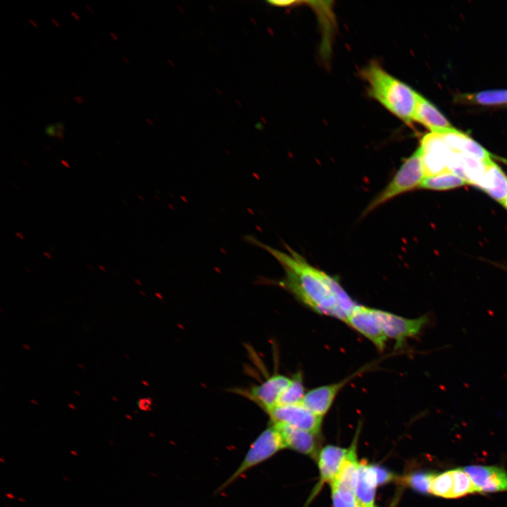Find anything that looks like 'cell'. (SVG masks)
<instances>
[{"label":"cell","instance_id":"6da1fadb","mask_svg":"<svg viewBox=\"0 0 507 507\" xmlns=\"http://www.w3.org/2000/svg\"><path fill=\"white\" fill-rule=\"evenodd\" d=\"M247 241L265 250L281 265L284 277L278 282L299 301L315 311L346 322L358 305L337 277L311 265L301 255L285 245L287 251L265 244L254 237Z\"/></svg>","mask_w":507,"mask_h":507},{"label":"cell","instance_id":"7a4b0ae2","mask_svg":"<svg viewBox=\"0 0 507 507\" xmlns=\"http://www.w3.org/2000/svg\"><path fill=\"white\" fill-rule=\"evenodd\" d=\"M368 93L386 109L404 123L413 120L419 94L387 73L377 62H370L361 73Z\"/></svg>","mask_w":507,"mask_h":507},{"label":"cell","instance_id":"3957f363","mask_svg":"<svg viewBox=\"0 0 507 507\" xmlns=\"http://www.w3.org/2000/svg\"><path fill=\"white\" fill-rule=\"evenodd\" d=\"M425 176L418 150L405 159L388 184L368 204L365 215L388 201L406 192L420 188Z\"/></svg>","mask_w":507,"mask_h":507},{"label":"cell","instance_id":"277c9868","mask_svg":"<svg viewBox=\"0 0 507 507\" xmlns=\"http://www.w3.org/2000/svg\"><path fill=\"white\" fill-rule=\"evenodd\" d=\"M284 449L285 445L278 429L273 425L268 427L252 442L240 464L220 485L218 492L226 489L246 471L268 460Z\"/></svg>","mask_w":507,"mask_h":507},{"label":"cell","instance_id":"5b68a950","mask_svg":"<svg viewBox=\"0 0 507 507\" xmlns=\"http://www.w3.org/2000/svg\"><path fill=\"white\" fill-rule=\"evenodd\" d=\"M425 177L449 170L451 150L439 133L426 134L417 149Z\"/></svg>","mask_w":507,"mask_h":507},{"label":"cell","instance_id":"8992f818","mask_svg":"<svg viewBox=\"0 0 507 507\" xmlns=\"http://www.w3.org/2000/svg\"><path fill=\"white\" fill-rule=\"evenodd\" d=\"M374 311L386 337L395 341L396 348H401L407 339L419 334L428 322L427 315L407 318L380 309Z\"/></svg>","mask_w":507,"mask_h":507},{"label":"cell","instance_id":"52a82bcc","mask_svg":"<svg viewBox=\"0 0 507 507\" xmlns=\"http://www.w3.org/2000/svg\"><path fill=\"white\" fill-rule=\"evenodd\" d=\"M268 413L273 424L286 425L315 434L320 431L323 418L314 414L302 403L277 406Z\"/></svg>","mask_w":507,"mask_h":507},{"label":"cell","instance_id":"ba28073f","mask_svg":"<svg viewBox=\"0 0 507 507\" xmlns=\"http://www.w3.org/2000/svg\"><path fill=\"white\" fill-rule=\"evenodd\" d=\"M345 323L370 340L380 351L384 350L387 338L374 308L358 304Z\"/></svg>","mask_w":507,"mask_h":507},{"label":"cell","instance_id":"9c48e42d","mask_svg":"<svg viewBox=\"0 0 507 507\" xmlns=\"http://www.w3.org/2000/svg\"><path fill=\"white\" fill-rule=\"evenodd\" d=\"M470 477L477 493L507 492V470L498 465H470L463 467Z\"/></svg>","mask_w":507,"mask_h":507},{"label":"cell","instance_id":"30bf717a","mask_svg":"<svg viewBox=\"0 0 507 507\" xmlns=\"http://www.w3.org/2000/svg\"><path fill=\"white\" fill-rule=\"evenodd\" d=\"M292 381V378L274 374L258 385L245 392L246 396L267 413L277 405L278 400Z\"/></svg>","mask_w":507,"mask_h":507},{"label":"cell","instance_id":"8fae6325","mask_svg":"<svg viewBox=\"0 0 507 507\" xmlns=\"http://www.w3.org/2000/svg\"><path fill=\"white\" fill-rule=\"evenodd\" d=\"M348 451L349 449L334 445H327L320 450L318 456L319 481L313 490L311 497H314L325 483L331 484L334 480L342 466Z\"/></svg>","mask_w":507,"mask_h":507},{"label":"cell","instance_id":"7c38bea8","mask_svg":"<svg viewBox=\"0 0 507 507\" xmlns=\"http://www.w3.org/2000/svg\"><path fill=\"white\" fill-rule=\"evenodd\" d=\"M359 372L344 380L314 388L305 394L302 403L314 414L323 417L332 406L340 390Z\"/></svg>","mask_w":507,"mask_h":507},{"label":"cell","instance_id":"4fadbf2b","mask_svg":"<svg viewBox=\"0 0 507 507\" xmlns=\"http://www.w3.org/2000/svg\"><path fill=\"white\" fill-rule=\"evenodd\" d=\"M441 134L451 151L476 158L484 163L493 161L489 151L468 135L455 128Z\"/></svg>","mask_w":507,"mask_h":507},{"label":"cell","instance_id":"5bb4252c","mask_svg":"<svg viewBox=\"0 0 507 507\" xmlns=\"http://www.w3.org/2000/svg\"><path fill=\"white\" fill-rule=\"evenodd\" d=\"M476 187L502 205L507 199V175L492 161L486 165L484 173Z\"/></svg>","mask_w":507,"mask_h":507},{"label":"cell","instance_id":"9a60e30c","mask_svg":"<svg viewBox=\"0 0 507 507\" xmlns=\"http://www.w3.org/2000/svg\"><path fill=\"white\" fill-rule=\"evenodd\" d=\"M273 425L280 431L285 448H289L305 455L316 456L318 442L315 434L286 425Z\"/></svg>","mask_w":507,"mask_h":507},{"label":"cell","instance_id":"2e32d148","mask_svg":"<svg viewBox=\"0 0 507 507\" xmlns=\"http://www.w3.org/2000/svg\"><path fill=\"white\" fill-rule=\"evenodd\" d=\"M413 120L422 124L432 132L442 134L453 129L446 117L420 94L413 114Z\"/></svg>","mask_w":507,"mask_h":507},{"label":"cell","instance_id":"e0dca14e","mask_svg":"<svg viewBox=\"0 0 507 507\" xmlns=\"http://www.w3.org/2000/svg\"><path fill=\"white\" fill-rule=\"evenodd\" d=\"M378 486L373 465L360 463L355 496L359 507L374 506L376 488Z\"/></svg>","mask_w":507,"mask_h":507},{"label":"cell","instance_id":"ac0fdd59","mask_svg":"<svg viewBox=\"0 0 507 507\" xmlns=\"http://www.w3.org/2000/svg\"><path fill=\"white\" fill-rule=\"evenodd\" d=\"M467 182L451 171L425 177L420 188L434 191H447L467 185Z\"/></svg>","mask_w":507,"mask_h":507},{"label":"cell","instance_id":"d6986e66","mask_svg":"<svg viewBox=\"0 0 507 507\" xmlns=\"http://www.w3.org/2000/svg\"><path fill=\"white\" fill-rule=\"evenodd\" d=\"M461 101L480 106L507 105V89H494L461 95Z\"/></svg>","mask_w":507,"mask_h":507},{"label":"cell","instance_id":"ffe728a7","mask_svg":"<svg viewBox=\"0 0 507 507\" xmlns=\"http://www.w3.org/2000/svg\"><path fill=\"white\" fill-rule=\"evenodd\" d=\"M453 479L451 469L434 473L430 486V494L435 496L452 499Z\"/></svg>","mask_w":507,"mask_h":507},{"label":"cell","instance_id":"44dd1931","mask_svg":"<svg viewBox=\"0 0 507 507\" xmlns=\"http://www.w3.org/2000/svg\"><path fill=\"white\" fill-rule=\"evenodd\" d=\"M306 393L301 374L298 373L292 378L290 384L281 394L277 406L301 403Z\"/></svg>","mask_w":507,"mask_h":507},{"label":"cell","instance_id":"7402d4cb","mask_svg":"<svg viewBox=\"0 0 507 507\" xmlns=\"http://www.w3.org/2000/svg\"><path fill=\"white\" fill-rule=\"evenodd\" d=\"M451 471L453 479L452 499L477 493L473 482L463 468H454Z\"/></svg>","mask_w":507,"mask_h":507},{"label":"cell","instance_id":"603a6c76","mask_svg":"<svg viewBox=\"0 0 507 507\" xmlns=\"http://www.w3.org/2000/svg\"><path fill=\"white\" fill-rule=\"evenodd\" d=\"M434 472H416L405 476L402 480L412 489L423 494H430V486Z\"/></svg>","mask_w":507,"mask_h":507},{"label":"cell","instance_id":"cb8c5ba5","mask_svg":"<svg viewBox=\"0 0 507 507\" xmlns=\"http://www.w3.org/2000/svg\"><path fill=\"white\" fill-rule=\"evenodd\" d=\"M331 489L333 507H359L353 492L335 485Z\"/></svg>","mask_w":507,"mask_h":507},{"label":"cell","instance_id":"d4e9b609","mask_svg":"<svg viewBox=\"0 0 507 507\" xmlns=\"http://www.w3.org/2000/svg\"><path fill=\"white\" fill-rule=\"evenodd\" d=\"M373 466L378 485L387 484L394 480V475L388 470L375 465H373Z\"/></svg>","mask_w":507,"mask_h":507},{"label":"cell","instance_id":"484cf974","mask_svg":"<svg viewBox=\"0 0 507 507\" xmlns=\"http://www.w3.org/2000/svg\"><path fill=\"white\" fill-rule=\"evenodd\" d=\"M45 134L51 137H56L57 129L55 124H49L45 127Z\"/></svg>","mask_w":507,"mask_h":507},{"label":"cell","instance_id":"4316f807","mask_svg":"<svg viewBox=\"0 0 507 507\" xmlns=\"http://www.w3.org/2000/svg\"><path fill=\"white\" fill-rule=\"evenodd\" d=\"M270 4H271L273 6H288L294 4V3H296V1H269Z\"/></svg>","mask_w":507,"mask_h":507},{"label":"cell","instance_id":"83f0119b","mask_svg":"<svg viewBox=\"0 0 507 507\" xmlns=\"http://www.w3.org/2000/svg\"><path fill=\"white\" fill-rule=\"evenodd\" d=\"M74 99H75V101L77 103H79V104H82V103L84 102V100H83L82 97L80 96H75V97H74Z\"/></svg>","mask_w":507,"mask_h":507},{"label":"cell","instance_id":"f1b7e54d","mask_svg":"<svg viewBox=\"0 0 507 507\" xmlns=\"http://www.w3.org/2000/svg\"><path fill=\"white\" fill-rule=\"evenodd\" d=\"M71 15L75 18V20H80V18H79L77 13L72 11V12H71Z\"/></svg>","mask_w":507,"mask_h":507},{"label":"cell","instance_id":"f546056e","mask_svg":"<svg viewBox=\"0 0 507 507\" xmlns=\"http://www.w3.org/2000/svg\"><path fill=\"white\" fill-rule=\"evenodd\" d=\"M51 21L57 27H60V25H59L58 20H56L54 18H51Z\"/></svg>","mask_w":507,"mask_h":507},{"label":"cell","instance_id":"4dcf8cb0","mask_svg":"<svg viewBox=\"0 0 507 507\" xmlns=\"http://www.w3.org/2000/svg\"><path fill=\"white\" fill-rule=\"evenodd\" d=\"M29 21H30V23L35 27H38L37 24L36 23V22H35V20H32V19H30Z\"/></svg>","mask_w":507,"mask_h":507},{"label":"cell","instance_id":"1f68e13d","mask_svg":"<svg viewBox=\"0 0 507 507\" xmlns=\"http://www.w3.org/2000/svg\"><path fill=\"white\" fill-rule=\"evenodd\" d=\"M111 35L114 38L115 41H118V39L115 33L111 32Z\"/></svg>","mask_w":507,"mask_h":507},{"label":"cell","instance_id":"d6a6232c","mask_svg":"<svg viewBox=\"0 0 507 507\" xmlns=\"http://www.w3.org/2000/svg\"><path fill=\"white\" fill-rule=\"evenodd\" d=\"M502 206L505 208V209L507 211V199L505 200V201L502 204Z\"/></svg>","mask_w":507,"mask_h":507},{"label":"cell","instance_id":"836d02e7","mask_svg":"<svg viewBox=\"0 0 507 507\" xmlns=\"http://www.w3.org/2000/svg\"><path fill=\"white\" fill-rule=\"evenodd\" d=\"M122 58L127 64H130L128 60L125 57L123 56Z\"/></svg>","mask_w":507,"mask_h":507},{"label":"cell","instance_id":"e575fe53","mask_svg":"<svg viewBox=\"0 0 507 507\" xmlns=\"http://www.w3.org/2000/svg\"><path fill=\"white\" fill-rule=\"evenodd\" d=\"M87 8H88V10H89L91 13H93V10H92V8L91 7H89V6L87 5Z\"/></svg>","mask_w":507,"mask_h":507},{"label":"cell","instance_id":"d590c367","mask_svg":"<svg viewBox=\"0 0 507 507\" xmlns=\"http://www.w3.org/2000/svg\"><path fill=\"white\" fill-rule=\"evenodd\" d=\"M501 268H503L505 270L507 271V265H506V266L501 265Z\"/></svg>","mask_w":507,"mask_h":507},{"label":"cell","instance_id":"8d00e7d4","mask_svg":"<svg viewBox=\"0 0 507 507\" xmlns=\"http://www.w3.org/2000/svg\"><path fill=\"white\" fill-rule=\"evenodd\" d=\"M370 507H375V506H370Z\"/></svg>","mask_w":507,"mask_h":507}]
</instances>
